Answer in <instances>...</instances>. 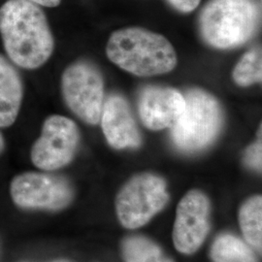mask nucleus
<instances>
[{
    "label": "nucleus",
    "mask_w": 262,
    "mask_h": 262,
    "mask_svg": "<svg viewBox=\"0 0 262 262\" xmlns=\"http://www.w3.org/2000/svg\"><path fill=\"white\" fill-rule=\"evenodd\" d=\"M186 106L177 122L171 126V139L179 150L197 151L211 145L217 137L224 122L220 102L200 89L187 91Z\"/></svg>",
    "instance_id": "nucleus-4"
},
{
    "label": "nucleus",
    "mask_w": 262,
    "mask_h": 262,
    "mask_svg": "<svg viewBox=\"0 0 262 262\" xmlns=\"http://www.w3.org/2000/svg\"><path fill=\"white\" fill-rule=\"evenodd\" d=\"M10 192L18 206L56 211L73 198V188L64 177L40 172H25L11 182Z\"/></svg>",
    "instance_id": "nucleus-8"
},
{
    "label": "nucleus",
    "mask_w": 262,
    "mask_h": 262,
    "mask_svg": "<svg viewBox=\"0 0 262 262\" xmlns=\"http://www.w3.org/2000/svg\"><path fill=\"white\" fill-rule=\"evenodd\" d=\"M184 95L176 89L146 85L138 94L137 109L142 123L150 130L171 127L185 110Z\"/></svg>",
    "instance_id": "nucleus-10"
},
{
    "label": "nucleus",
    "mask_w": 262,
    "mask_h": 262,
    "mask_svg": "<svg viewBox=\"0 0 262 262\" xmlns=\"http://www.w3.org/2000/svg\"><path fill=\"white\" fill-rule=\"evenodd\" d=\"M261 131L259 133V137L245 151L244 162L250 168L254 169L256 171L261 170Z\"/></svg>",
    "instance_id": "nucleus-17"
},
{
    "label": "nucleus",
    "mask_w": 262,
    "mask_h": 262,
    "mask_svg": "<svg viewBox=\"0 0 262 262\" xmlns=\"http://www.w3.org/2000/svg\"><path fill=\"white\" fill-rule=\"evenodd\" d=\"M80 139L75 122L64 116L52 115L45 120L41 135L31 148V161L45 171L64 167L74 159Z\"/></svg>",
    "instance_id": "nucleus-7"
},
{
    "label": "nucleus",
    "mask_w": 262,
    "mask_h": 262,
    "mask_svg": "<svg viewBox=\"0 0 262 262\" xmlns=\"http://www.w3.org/2000/svg\"><path fill=\"white\" fill-rule=\"evenodd\" d=\"M167 2L181 13H190L196 9L201 0H167Z\"/></svg>",
    "instance_id": "nucleus-18"
},
{
    "label": "nucleus",
    "mask_w": 262,
    "mask_h": 262,
    "mask_svg": "<svg viewBox=\"0 0 262 262\" xmlns=\"http://www.w3.org/2000/svg\"><path fill=\"white\" fill-rule=\"evenodd\" d=\"M29 1L37 4L38 6H44L49 8H55L61 3V0H29Z\"/></svg>",
    "instance_id": "nucleus-19"
},
{
    "label": "nucleus",
    "mask_w": 262,
    "mask_h": 262,
    "mask_svg": "<svg viewBox=\"0 0 262 262\" xmlns=\"http://www.w3.org/2000/svg\"><path fill=\"white\" fill-rule=\"evenodd\" d=\"M0 35L11 61L24 69L44 66L55 50L45 13L29 0H7L0 7Z\"/></svg>",
    "instance_id": "nucleus-1"
},
{
    "label": "nucleus",
    "mask_w": 262,
    "mask_h": 262,
    "mask_svg": "<svg viewBox=\"0 0 262 262\" xmlns=\"http://www.w3.org/2000/svg\"><path fill=\"white\" fill-rule=\"evenodd\" d=\"M235 83L240 86H250L261 83V49L254 47L248 51L236 64L232 73Z\"/></svg>",
    "instance_id": "nucleus-16"
},
{
    "label": "nucleus",
    "mask_w": 262,
    "mask_h": 262,
    "mask_svg": "<svg viewBox=\"0 0 262 262\" xmlns=\"http://www.w3.org/2000/svg\"><path fill=\"white\" fill-rule=\"evenodd\" d=\"M106 54L113 63L139 77L166 74L178 62L168 39L142 28L114 31L108 40Z\"/></svg>",
    "instance_id": "nucleus-2"
},
{
    "label": "nucleus",
    "mask_w": 262,
    "mask_h": 262,
    "mask_svg": "<svg viewBox=\"0 0 262 262\" xmlns=\"http://www.w3.org/2000/svg\"><path fill=\"white\" fill-rule=\"evenodd\" d=\"M260 19V4L256 0H209L199 14L198 26L207 44L231 49L253 37Z\"/></svg>",
    "instance_id": "nucleus-3"
},
{
    "label": "nucleus",
    "mask_w": 262,
    "mask_h": 262,
    "mask_svg": "<svg viewBox=\"0 0 262 262\" xmlns=\"http://www.w3.org/2000/svg\"><path fill=\"white\" fill-rule=\"evenodd\" d=\"M214 262H256L253 250L233 235L219 236L211 249Z\"/></svg>",
    "instance_id": "nucleus-14"
},
{
    "label": "nucleus",
    "mask_w": 262,
    "mask_h": 262,
    "mask_svg": "<svg viewBox=\"0 0 262 262\" xmlns=\"http://www.w3.org/2000/svg\"><path fill=\"white\" fill-rule=\"evenodd\" d=\"M104 135L114 149L138 148L141 133L128 101L119 94H110L104 100L100 116Z\"/></svg>",
    "instance_id": "nucleus-11"
},
{
    "label": "nucleus",
    "mask_w": 262,
    "mask_h": 262,
    "mask_svg": "<svg viewBox=\"0 0 262 262\" xmlns=\"http://www.w3.org/2000/svg\"><path fill=\"white\" fill-rule=\"evenodd\" d=\"M239 224L247 242L261 251L262 198L251 197L244 203L239 212Z\"/></svg>",
    "instance_id": "nucleus-13"
},
{
    "label": "nucleus",
    "mask_w": 262,
    "mask_h": 262,
    "mask_svg": "<svg viewBox=\"0 0 262 262\" xmlns=\"http://www.w3.org/2000/svg\"><path fill=\"white\" fill-rule=\"evenodd\" d=\"M4 148H5V140H4V138H3L2 133L0 132V154L3 151Z\"/></svg>",
    "instance_id": "nucleus-20"
},
{
    "label": "nucleus",
    "mask_w": 262,
    "mask_h": 262,
    "mask_svg": "<svg viewBox=\"0 0 262 262\" xmlns=\"http://www.w3.org/2000/svg\"><path fill=\"white\" fill-rule=\"evenodd\" d=\"M61 93L67 107L80 120L97 124L104 103V79L93 62L79 59L71 63L61 76Z\"/></svg>",
    "instance_id": "nucleus-6"
},
{
    "label": "nucleus",
    "mask_w": 262,
    "mask_h": 262,
    "mask_svg": "<svg viewBox=\"0 0 262 262\" xmlns=\"http://www.w3.org/2000/svg\"><path fill=\"white\" fill-rule=\"evenodd\" d=\"M122 256L125 262H174L159 245L142 236H130L123 240Z\"/></svg>",
    "instance_id": "nucleus-15"
},
{
    "label": "nucleus",
    "mask_w": 262,
    "mask_h": 262,
    "mask_svg": "<svg viewBox=\"0 0 262 262\" xmlns=\"http://www.w3.org/2000/svg\"><path fill=\"white\" fill-rule=\"evenodd\" d=\"M24 98V84L17 68L0 55V127L16 122Z\"/></svg>",
    "instance_id": "nucleus-12"
},
{
    "label": "nucleus",
    "mask_w": 262,
    "mask_h": 262,
    "mask_svg": "<svg viewBox=\"0 0 262 262\" xmlns=\"http://www.w3.org/2000/svg\"><path fill=\"white\" fill-rule=\"evenodd\" d=\"M169 200L166 183L151 173H141L121 188L116 199L118 217L124 227L136 229L149 223Z\"/></svg>",
    "instance_id": "nucleus-5"
},
{
    "label": "nucleus",
    "mask_w": 262,
    "mask_h": 262,
    "mask_svg": "<svg viewBox=\"0 0 262 262\" xmlns=\"http://www.w3.org/2000/svg\"><path fill=\"white\" fill-rule=\"evenodd\" d=\"M210 201L198 189L188 191L177 207L173 242L180 253L192 254L205 241L210 229Z\"/></svg>",
    "instance_id": "nucleus-9"
}]
</instances>
